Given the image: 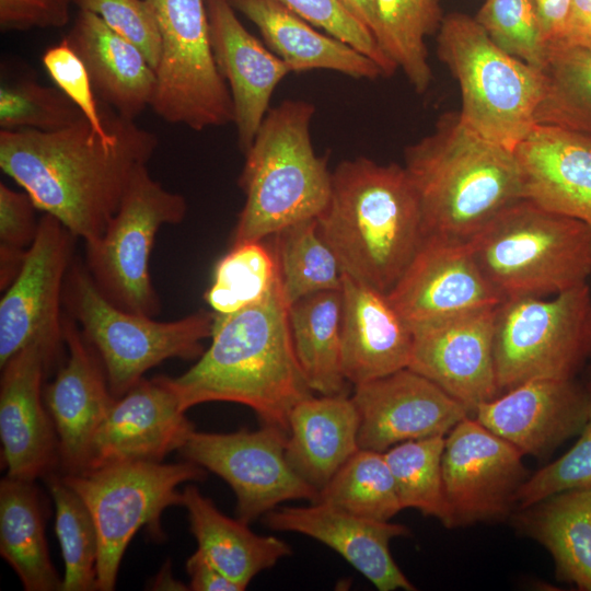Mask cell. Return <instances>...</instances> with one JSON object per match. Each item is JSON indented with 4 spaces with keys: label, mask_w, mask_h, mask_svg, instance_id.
<instances>
[{
    "label": "cell",
    "mask_w": 591,
    "mask_h": 591,
    "mask_svg": "<svg viewBox=\"0 0 591 591\" xmlns=\"http://www.w3.org/2000/svg\"><path fill=\"white\" fill-rule=\"evenodd\" d=\"M101 105L113 129L108 139L86 118L57 131L0 130L1 170L84 243L104 233L134 174L158 147L154 134Z\"/></svg>",
    "instance_id": "cell-1"
},
{
    "label": "cell",
    "mask_w": 591,
    "mask_h": 591,
    "mask_svg": "<svg viewBox=\"0 0 591 591\" xmlns=\"http://www.w3.org/2000/svg\"><path fill=\"white\" fill-rule=\"evenodd\" d=\"M289 308L279 273L257 302L213 313L209 348L185 373L166 376L183 409L237 403L253 409L263 425L288 431L290 410L313 395L294 352Z\"/></svg>",
    "instance_id": "cell-2"
},
{
    "label": "cell",
    "mask_w": 591,
    "mask_h": 591,
    "mask_svg": "<svg viewBox=\"0 0 591 591\" xmlns=\"http://www.w3.org/2000/svg\"><path fill=\"white\" fill-rule=\"evenodd\" d=\"M318 230L345 275L387 294L422 241L418 198L397 163L358 157L332 172L327 207Z\"/></svg>",
    "instance_id": "cell-3"
},
{
    "label": "cell",
    "mask_w": 591,
    "mask_h": 591,
    "mask_svg": "<svg viewBox=\"0 0 591 591\" xmlns=\"http://www.w3.org/2000/svg\"><path fill=\"white\" fill-rule=\"evenodd\" d=\"M424 239L468 243L499 212L523 198L514 151L471 129L459 112L439 116L430 134L405 148Z\"/></svg>",
    "instance_id": "cell-4"
},
{
    "label": "cell",
    "mask_w": 591,
    "mask_h": 591,
    "mask_svg": "<svg viewBox=\"0 0 591 591\" xmlns=\"http://www.w3.org/2000/svg\"><path fill=\"white\" fill-rule=\"evenodd\" d=\"M315 106L285 100L269 108L244 154L239 185L245 204L232 245L262 241L294 223L318 218L329 201L332 172L317 155L310 126Z\"/></svg>",
    "instance_id": "cell-5"
},
{
    "label": "cell",
    "mask_w": 591,
    "mask_h": 591,
    "mask_svg": "<svg viewBox=\"0 0 591 591\" xmlns=\"http://www.w3.org/2000/svg\"><path fill=\"white\" fill-rule=\"evenodd\" d=\"M468 246L501 300L558 294L591 273V227L526 198L499 212Z\"/></svg>",
    "instance_id": "cell-6"
},
{
    "label": "cell",
    "mask_w": 591,
    "mask_h": 591,
    "mask_svg": "<svg viewBox=\"0 0 591 591\" xmlns=\"http://www.w3.org/2000/svg\"><path fill=\"white\" fill-rule=\"evenodd\" d=\"M437 55L457 81L462 120L514 151L536 124L543 73L498 47L475 18L457 12L442 19Z\"/></svg>",
    "instance_id": "cell-7"
},
{
    "label": "cell",
    "mask_w": 591,
    "mask_h": 591,
    "mask_svg": "<svg viewBox=\"0 0 591 591\" xmlns=\"http://www.w3.org/2000/svg\"><path fill=\"white\" fill-rule=\"evenodd\" d=\"M63 302L99 356L115 398L164 360L199 358L205 351L201 341L212 332L213 312L199 311L160 322L118 308L99 290L80 263L69 268Z\"/></svg>",
    "instance_id": "cell-8"
},
{
    "label": "cell",
    "mask_w": 591,
    "mask_h": 591,
    "mask_svg": "<svg viewBox=\"0 0 591 591\" xmlns=\"http://www.w3.org/2000/svg\"><path fill=\"white\" fill-rule=\"evenodd\" d=\"M207 471L190 462H131L61 474L89 508L99 535L96 588L115 589L120 561L131 538L147 528L161 538V514L182 506L185 482H201Z\"/></svg>",
    "instance_id": "cell-9"
},
{
    "label": "cell",
    "mask_w": 591,
    "mask_h": 591,
    "mask_svg": "<svg viewBox=\"0 0 591 591\" xmlns=\"http://www.w3.org/2000/svg\"><path fill=\"white\" fill-rule=\"evenodd\" d=\"M587 283L551 300L517 297L496 308L494 355L499 394L535 379H573L589 355Z\"/></svg>",
    "instance_id": "cell-10"
},
{
    "label": "cell",
    "mask_w": 591,
    "mask_h": 591,
    "mask_svg": "<svg viewBox=\"0 0 591 591\" xmlns=\"http://www.w3.org/2000/svg\"><path fill=\"white\" fill-rule=\"evenodd\" d=\"M185 198L154 181L147 165L132 176L104 233L85 243V267L99 290L118 308L153 317L160 311L149 259L159 229L181 222Z\"/></svg>",
    "instance_id": "cell-11"
},
{
    "label": "cell",
    "mask_w": 591,
    "mask_h": 591,
    "mask_svg": "<svg viewBox=\"0 0 591 591\" xmlns=\"http://www.w3.org/2000/svg\"><path fill=\"white\" fill-rule=\"evenodd\" d=\"M148 1L161 37L152 111L195 131L233 123L230 90L211 49L205 0Z\"/></svg>",
    "instance_id": "cell-12"
},
{
    "label": "cell",
    "mask_w": 591,
    "mask_h": 591,
    "mask_svg": "<svg viewBox=\"0 0 591 591\" xmlns=\"http://www.w3.org/2000/svg\"><path fill=\"white\" fill-rule=\"evenodd\" d=\"M286 441L287 431L269 425L230 433L194 430L178 452L230 485L237 519L248 524L281 502L317 500L318 491L288 463Z\"/></svg>",
    "instance_id": "cell-13"
},
{
    "label": "cell",
    "mask_w": 591,
    "mask_h": 591,
    "mask_svg": "<svg viewBox=\"0 0 591 591\" xmlns=\"http://www.w3.org/2000/svg\"><path fill=\"white\" fill-rule=\"evenodd\" d=\"M73 237L57 218L40 217L36 237L0 301V368L31 345H38L51 363L58 357Z\"/></svg>",
    "instance_id": "cell-14"
},
{
    "label": "cell",
    "mask_w": 591,
    "mask_h": 591,
    "mask_svg": "<svg viewBox=\"0 0 591 591\" xmlns=\"http://www.w3.org/2000/svg\"><path fill=\"white\" fill-rule=\"evenodd\" d=\"M524 455L474 417L444 437L441 467L453 526L506 515L528 471Z\"/></svg>",
    "instance_id": "cell-15"
},
{
    "label": "cell",
    "mask_w": 591,
    "mask_h": 591,
    "mask_svg": "<svg viewBox=\"0 0 591 591\" xmlns=\"http://www.w3.org/2000/svg\"><path fill=\"white\" fill-rule=\"evenodd\" d=\"M497 305L412 327L408 368L463 404L472 416L479 404L499 395L494 355Z\"/></svg>",
    "instance_id": "cell-16"
},
{
    "label": "cell",
    "mask_w": 591,
    "mask_h": 591,
    "mask_svg": "<svg viewBox=\"0 0 591 591\" xmlns=\"http://www.w3.org/2000/svg\"><path fill=\"white\" fill-rule=\"evenodd\" d=\"M359 448L385 452L405 441L447 433L468 409L437 384L404 368L355 386Z\"/></svg>",
    "instance_id": "cell-17"
},
{
    "label": "cell",
    "mask_w": 591,
    "mask_h": 591,
    "mask_svg": "<svg viewBox=\"0 0 591 591\" xmlns=\"http://www.w3.org/2000/svg\"><path fill=\"white\" fill-rule=\"evenodd\" d=\"M185 413L166 376L143 378L115 398L93 437L84 470L162 462L195 430Z\"/></svg>",
    "instance_id": "cell-18"
},
{
    "label": "cell",
    "mask_w": 591,
    "mask_h": 591,
    "mask_svg": "<svg viewBox=\"0 0 591 591\" xmlns=\"http://www.w3.org/2000/svg\"><path fill=\"white\" fill-rule=\"evenodd\" d=\"M51 366L45 351L31 345L1 367V459L11 478L35 482L60 466L58 437L42 389Z\"/></svg>",
    "instance_id": "cell-19"
},
{
    "label": "cell",
    "mask_w": 591,
    "mask_h": 591,
    "mask_svg": "<svg viewBox=\"0 0 591 591\" xmlns=\"http://www.w3.org/2000/svg\"><path fill=\"white\" fill-rule=\"evenodd\" d=\"M387 297L410 327L502 301L480 271L468 243L438 236L424 239Z\"/></svg>",
    "instance_id": "cell-20"
},
{
    "label": "cell",
    "mask_w": 591,
    "mask_h": 591,
    "mask_svg": "<svg viewBox=\"0 0 591 591\" xmlns=\"http://www.w3.org/2000/svg\"><path fill=\"white\" fill-rule=\"evenodd\" d=\"M473 417L523 455L542 457L580 433L588 397L573 379H535L479 404Z\"/></svg>",
    "instance_id": "cell-21"
},
{
    "label": "cell",
    "mask_w": 591,
    "mask_h": 591,
    "mask_svg": "<svg viewBox=\"0 0 591 591\" xmlns=\"http://www.w3.org/2000/svg\"><path fill=\"white\" fill-rule=\"evenodd\" d=\"M212 54L233 104V124L243 154L269 111L275 89L289 67L241 23L229 0H205Z\"/></svg>",
    "instance_id": "cell-22"
},
{
    "label": "cell",
    "mask_w": 591,
    "mask_h": 591,
    "mask_svg": "<svg viewBox=\"0 0 591 591\" xmlns=\"http://www.w3.org/2000/svg\"><path fill=\"white\" fill-rule=\"evenodd\" d=\"M68 357L55 380L44 387L63 474L83 471L93 437L106 417L113 396L103 364L73 321L63 322Z\"/></svg>",
    "instance_id": "cell-23"
},
{
    "label": "cell",
    "mask_w": 591,
    "mask_h": 591,
    "mask_svg": "<svg viewBox=\"0 0 591 591\" xmlns=\"http://www.w3.org/2000/svg\"><path fill=\"white\" fill-rule=\"evenodd\" d=\"M265 523L271 530L304 534L325 544L380 591L416 590L390 551L393 538L409 534L403 524L358 517L321 501L276 508L265 514Z\"/></svg>",
    "instance_id": "cell-24"
},
{
    "label": "cell",
    "mask_w": 591,
    "mask_h": 591,
    "mask_svg": "<svg viewBox=\"0 0 591 591\" xmlns=\"http://www.w3.org/2000/svg\"><path fill=\"white\" fill-rule=\"evenodd\" d=\"M514 154L523 198L591 227V136L535 124Z\"/></svg>",
    "instance_id": "cell-25"
},
{
    "label": "cell",
    "mask_w": 591,
    "mask_h": 591,
    "mask_svg": "<svg viewBox=\"0 0 591 591\" xmlns=\"http://www.w3.org/2000/svg\"><path fill=\"white\" fill-rule=\"evenodd\" d=\"M341 363L354 386L408 368L413 331L387 294L344 274Z\"/></svg>",
    "instance_id": "cell-26"
},
{
    "label": "cell",
    "mask_w": 591,
    "mask_h": 591,
    "mask_svg": "<svg viewBox=\"0 0 591 591\" xmlns=\"http://www.w3.org/2000/svg\"><path fill=\"white\" fill-rule=\"evenodd\" d=\"M63 38L83 61L101 103L128 120L150 107L155 69L137 46L85 10H79Z\"/></svg>",
    "instance_id": "cell-27"
},
{
    "label": "cell",
    "mask_w": 591,
    "mask_h": 591,
    "mask_svg": "<svg viewBox=\"0 0 591 591\" xmlns=\"http://www.w3.org/2000/svg\"><path fill=\"white\" fill-rule=\"evenodd\" d=\"M359 414L351 396L311 395L288 416L286 457L314 489H323L360 448Z\"/></svg>",
    "instance_id": "cell-28"
},
{
    "label": "cell",
    "mask_w": 591,
    "mask_h": 591,
    "mask_svg": "<svg viewBox=\"0 0 591 591\" xmlns=\"http://www.w3.org/2000/svg\"><path fill=\"white\" fill-rule=\"evenodd\" d=\"M260 32L264 44L291 72L331 70L354 79L384 77L372 59L314 25L278 0H229Z\"/></svg>",
    "instance_id": "cell-29"
},
{
    "label": "cell",
    "mask_w": 591,
    "mask_h": 591,
    "mask_svg": "<svg viewBox=\"0 0 591 591\" xmlns=\"http://www.w3.org/2000/svg\"><path fill=\"white\" fill-rule=\"evenodd\" d=\"M182 493L198 549L242 591L257 573L291 554L285 541L258 535L247 523L223 514L196 486L188 485Z\"/></svg>",
    "instance_id": "cell-30"
},
{
    "label": "cell",
    "mask_w": 591,
    "mask_h": 591,
    "mask_svg": "<svg viewBox=\"0 0 591 591\" xmlns=\"http://www.w3.org/2000/svg\"><path fill=\"white\" fill-rule=\"evenodd\" d=\"M46 507L35 482L5 476L0 483V554L26 591H59L45 537Z\"/></svg>",
    "instance_id": "cell-31"
},
{
    "label": "cell",
    "mask_w": 591,
    "mask_h": 591,
    "mask_svg": "<svg viewBox=\"0 0 591 591\" xmlns=\"http://www.w3.org/2000/svg\"><path fill=\"white\" fill-rule=\"evenodd\" d=\"M523 510L521 526L549 552L557 578L591 591V486L559 491Z\"/></svg>",
    "instance_id": "cell-32"
},
{
    "label": "cell",
    "mask_w": 591,
    "mask_h": 591,
    "mask_svg": "<svg viewBox=\"0 0 591 591\" xmlns=\"http://www.w3.org/2000/svg\"><path fill=\"white\" fill-rule=\"evenodd\" d=\"M341 290L310 294L289 308L294 352L313 392L347 394L341 363Z\"/></svg>",
    "instance_id": "cell-33"
},
{
    "label": "cell",
    "mask_w": 591,
    "mask_h": 591,
    "mask_svg": "<svg viewBox=\"0 0 591 591\" xmlns=\"http://www.w3.org/2000/svg\"><path fill=\"white\" fill-rule=\"evenodd\" d=\"M536 124L591 136V46L556 43L548 47Z\"/></svg>",
    "instance_id": "cell-34"
},
{
    "label": "cell",
    "mask_w": 591,
    "mask_h": 591,
    "mask_svg": "<svg viewBox=\"0 0 591 591\" xmlns=\"http://www.w3.org/2000/svg\"><path fill=\"white\" fill-rule=\"evenodd\" d=\"M378 44L401 69L417 93L432 81L425 39L442 22L440 0H376Z\"/></svg>",
    "instance_id": "cell-35"
},
{
    "label": "cell",
    "mask_w": 591,
    "mask_h": 591,
    "mask_svg": "<svg viewBox=\"0 0 591 591\" xmlns=\"http://www.w3.org/2000/svg\"><path fill=\"white\" fill-rule=\"evenodd\" d=\"M274 235L273 251L289 306L313 293L341 290L344 271L323 239L316 218L289 225Z\"/></svg>",
    "instance_id": "cell-36"
},
{
    "label": "cell",
    "mask_w": 591,
    "mask_h": 591,
    "mask_svg": "<svg viewBox=\"0 0 591 591\" xmlns=\"http://www.w3.org/2000/svg\"><path fill=\"white\" fill-rule=\"evenodd\" d=\"M316 501L379 521L403 510L383 452L361 448L318 491Z\"/></svg>",
    "instance_id": "cell-37"
},
{
    "label": "cell",
    "mask_w": 591,
    "mask_h": 591,
    "mask_svg": "<svg viewBox=\"0 0 591 591\" xmlns=\"http://www.w3.org/2000/svg\"><path fill=\"white\" fill-rule=\"evenodd\" d=\"M444 437L401 442L383 454L402 508L416 509L451 528L453 517L444 493L441 467Z\"/></svg>",
    "instance_id": "cell-38"
},
{
    "label": "cell",
    "mask_w": 591,
    "mask_h": 591,
    "mask_svg": "<svg viewBox=\"0 0 591 591\" xmlns=\"http://www.w3.org/2000/svg\"><path fill=\"white\" fill-rule=\"evenodd\" d=\"M45 480L55 503V532L65 565L61 591L97 590L99 535L93 517L61 474L53 472Z\"/></svg>",
    "instance_id": "cell-39"
},
{
    "label": "cell",
    "mask_w": 591,
    "mask_h": 591,
    "mask_svg": "<svg viewBox=\"0 0 591 591\" xmlns=\"http://www.w3.org/2000/svg\"><path fill=\"white\" fill-rule=\"evenodd\" d=\"M82 118L83 113L57 86L39 83L31 71L1 67L0 130L57 131Z\"/></svg>",
    "instance_id": "cell-40"
},
{
    "label": "cell",
    "mask_w": 591,
    "mask_h": 591,
    "mask_svg": "<svg viewBox=\"0 0 591 591\" xmlns=\"http://www.w3.org/2000/svg\"><path fill=\"white\" fill-rule=\"evenodd\" d=\"M279 267L273 250L262 241L232 245L217 264L205 300L213 313L229 314L260 300L271 288Z\"/></svg>",
    "instance_id": "cell-41"
},
{
    "label": "cell",
    "mask_w": 591,
    "mask_h": 591,
    "mask_svg": "<svg viewBox=\"0 0 591 591\" xmlns=\"http://www.w3.org/2000/svg\"><path fill=\"white\" fill-rule=\"evenodd\" d=\"M475 19L498 47L542 72L548 45L534 0H486Z\"/></svg>",
    "instance_id": "cell-42"
},
{
    "label": "cell",
    "mask_w": 591,
    "mask_h": 591,
    "mask_svg": "<svg viewBox=\"0 0 591 591\" xmlns=\"http://www.w3.org/2000/svg\"><path fill=\"white\" fill-rule=\"evenodd\" d=\"M588 397V418L573 447L544 466L521 485L515 502L525 509L563 490L591 486V375L583 384Z\"/></svg>",
    "instance_id": "cell-43"
},
{
    "label": "cell",
    "mask_w": 591,
    "mask_h": 591,
    "mask_svg": "<svg viewBox=\"0 0 591 591\" xmlns=\"http://www.w3.org/2000/svg\"><path fill=\"white\" fill-rule=\"evenodd\" d=\"M317 28L350 45L372 59L384 77L398 69L383 51L372 34L338 0H278Z\"/></svg>",
    "instance_id": "cell-44"
},
{
    "label": "cell",
    "mask_w": 591,
    "mask_h": 591,
    "mask_svg": "<svg viewBox=\"0 0 591 591\" xmlns=\"http://www.w3.org/2000/svg\"><path fill=\"white\" fill-rule=\"evenodd\" d=\"M35 209L27 193L0 183L1 289L13 281L36 237L39 221L35 219Z\"/></svg>",
    "instance_id": "cell-45"
},
{
    "label": "cell",
    "mask_w": 591,
    "mask_h": 591,
    "mask_svg": "<svg viewBox=\"0 0 591 591\" xmlns=\"http://www.w3.org/2000/svg\"><path fill=\"white\" fill-rule=\"evenodd\" d=\"M42 62L56 86L77 105L92 128L103 138H112L111 123L99 102L89 72L69 43L63 38L48 47Z\"/></svg>",
    "instance_id": "cell-46"
},
{
    "label": "cell",
    "mask_w": 591,
    "mask_h": 591,
    "mask_svg": "<svg viewBox=\"0 0 591 591\" xmlns=\"http://www.w3.org/2000/svg\"><path fill=\"white\" fill-rule=\"evenodd\" d=\"M73 4L97 15L109 28L137 46L157 68L161 37L148 0H73Z\"/></svg>",
    "instance_id": "cell-47"
},
{
    "label": "cell",
    "mask_w": 591,
    "mask_h": 591,
    "mask_svg": "<svg viewBox=\"0 0 591 591\" xmlns=\"http://www.w3.org/2000/svg\"><path fill=\"white\" fill-rule=\"evenodd\" d=\"M73 0H0L2 32L62 27Z\"/></svg>",
    "instance_id": "cell-48"
},
{
    "label": "cell",
    "mask_w": 591,
    "mask_h": 591,
    "mask_svg": "<svg viewBox=\"0 0 591 591\" xmlns=\"http://www.w3.org/2000/svg\"><path fill=\"white\" fill-rule=\"evenodd\" d=\"M190 578L188 588L194 591H242L233 581L219 571L197 548L186 561Z\"/></svg>",
    "instance_id": "cell-49"
},
{
    "label": "cell",
    "mask_w": 591,
    "mask_h": 591,
    "mask_svg": "<svg viewBox=\"0 0 591 591\" xmlns=\"http://www.w3.org/2000/svg\"><path fill=\"white\" fill-rule=\"evenodd\" d=\"M548 47L564 35L571 0H534Z\"/></svg>",
    "instance_id": "cell-50"
},
{
    "label": "cell",
    "mask_w": 591,
    "mask_h": 591,
    "mask_svg": "<svg viewBox=\"0 0 591 591\" xmlns=\"http://www.w3.org/2000/svg\"><path fill=\"white\" fill-rule=\"evenodd\" d=\"M559 42L591 46V0H571L565 32Z\"/></svg>",
    "instance_id": "cell-51"
},
{
    "label": "cell",
    "mask_w": 591,
    "mask_h": 591,
    "mask_svg": "<svg viewBox=\"0 0 591 591\" xmlns=\"http://www.w3.org/2000/svg\"><path fill=\"white\" fill-rule=\"evenodd\" d=\"M340 4L363 25L378 43L380 20L376 0H338ZM380 46V45H379Z\"/></svg>",
    "instance_id": "cell-52"
},
{
    "label": "cell",
    "mask_w": 591,
    "mask_h": 591,
    "mask_svg": "<svg viewBox=\"0 0 591 591\" xmlns=\"http://www.w3.org/2000/svg\"><path fill=\"white\" fill-rule=\"evenodd\" d=\"M154 590H187L182 582L176 581L171 572L170 563L167 561L165 566L161 569L159 575L155 577V581L152 584Z\"/></svg>",
    "instance_id": "cell-53"
},
{
    "label": "cell",
    "mask_w": 591,
    "mask_h": 591,
    "mask_svg": "<svg viewBox=\"0 0 591 591\" xmlns=\"http://www.w3.org/2000/svg\"><path fill=\"white\" fill-rule=\"evenodd\" d=\"M587 340H588V351H589V355H591V309H590L589 318H588Z\"/></svg>",
    "instance_id": "cell-54"
}]
</instances>
